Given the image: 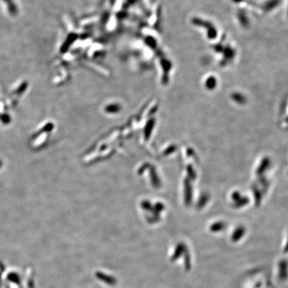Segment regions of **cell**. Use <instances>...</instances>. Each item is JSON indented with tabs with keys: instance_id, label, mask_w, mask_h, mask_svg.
Instances as JSON below:
<instances>
[{
	"instance_id": "6da1fadb",
	"label": "cell",
	"mask_w": 288,
	"mask_h": 288,
	"mask_svg": "<svg viewBox=\"0 0 288 288\" xmlns=\"http://www.w3.org/2000/svg\"><path fill=\"white\" fill-rule=\"evenodd\" d=\"M279 278L281 280H285L287 278V262L285 260H281L279 262Z\"/></svg>"
},
{
	"instance_id": "7a4b0ae2",
	"label": "cell",
	"mask_w": 288,
	"mask_h": 288,
	"mask_svg": "<svg viewBox=\"0 0 288 288\" xmlns=\"http://www.w3.org/2000/svg\"><path fill=\"white\" fill-rule=\"evenodd\" d=\"M243 229H238L236 232L234 233V235L232 237V240L234 241H237L238 240L240 239V238L242 237V235L243 234Z\"/></svg>"
},
{
	"instance_id": "3957f363",
	"label": "cell",
	"mask_w": 288,
	"mask_h": 288,
	"mask_svg": "<svg viewBox=\"0 0 288 288\" xmlns=\"http://www.w3.org/2000/svg\"><path fill=\"white\" fill-rule=\"evenodd\" d=\"M221 228H222L221 225H215V226H213L212 227V231L217 232V231H219V230H221Z\"/></svg>"
}]
</instances>
